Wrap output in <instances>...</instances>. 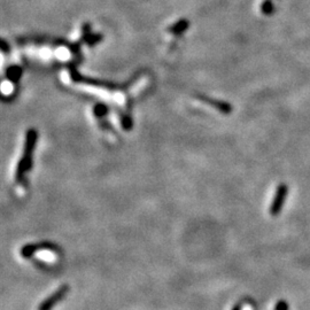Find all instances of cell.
Returning <instances> with one entry per match:
<instances>
[{
    "label": "cell",
    "instance_id": "obj_5",
    "mask_svg": "<svg viewBox=\"0 0 310 310\" xmlns=\"http://www.w3.org/2000/svg\"><path fill=\"white\" fill-rule=\"evenodd\" d=\"M199 99L201 101H203L204 104H208L210 106H213L214 108H216L217 110L221 111L223 114H230L232 111V106L230 104L224 101H218V100H214V99H209L207 97H203V95H200Z\"/></svg>",
    "mask_w": 310,
    "mask_h": 310
},
{
    "label": "cell",
    "instance_id": "obj_10",
    "mask_svg": "<svg viewBox=\"0 0 310 310\" xmlns=\"http://www.w3.org/2000/svg\"><path fill=\"white\" fill-rule=\"evenodd\" d=\"M275 310H288L287 302L284 301V300H280V301H279L277 305H276Z\"/></svg>",
    "mask_w": 310,
    "mask_h": 310
},
{
    "label": "cell",
    "instance_id": "obj_12",
    "mask_svg": "<svg viewBox=\"0 0 310 310\" xmlns=\"http://www.w3.org/2000/svg\"><path fill=\"white\" fill-rule=\"evenodd\" d=\"M241 307H243L241 305H235L232 310H241Z\"/></svg>",
    "mask_w": 310,
    "mask_h": 310
},
{
    "label": "cell",
    "instance_id": "obj_9",
    "mask_svg": "<svg viewBox=\"0 0 310 310\" xmlns=\"http://www.w3.org/2000/svg\"><path fill=\"white\" fill-rule=\"evenodd\" d=\"M274 11H275V7H274V2H272V0H264L261 6L262 13L265 15H270Z\"/></svg>",
    "mask_w": 310,
    "mask_h": 310
},
{
    "label": "cell",
    "instance_id": "obj_6",
    "mask_svg": "<svg viewBox=\"0 0 310 310\" xmlns=\"http://www.w3.org/2000/svg\"><path fill=\"white\" fill-rule=\"evenodd\" d=\"M188 26H190V22L185 18H183V20H179L178 22L173 23L171 27H169L168 31L173 33V35H182L183 32H185L188 29Z\"/></svg>",
    "mask_w": 310,
    "mask_h": 310
},
{
    "label": "cell",
    "instance_id": "obj_1",
    "mask_svg": "<svg viewBox=\"0 0 310 310\" xmlns=\"http://www.w3.org/2000/svg\"><path fill=\"white\" fill-rule=\"evenodd\" d=\"M37 140H38V131L33 128L27 130L22 157L18 161L16 172H15V179L18 184L24 183V176L32 168V153L35 151Z\"/></svg>",
    "mask_w": 310,
    "mask_h": 310
},
{
    "label": "cell",
    "instance_id": "obj_3",
    "mask_svg": "<svg viewBox=\"0 0 310 310\" xmlns=\"http://www.w3.org/2000/svg\"><path fill=\"white\" fill-rule=\"evenodd\" d=\"M288 193V187L286 184H280L276 190V194L272 200V203L270 206V214L272 216H277L280 213L281 208H283L285 200L287 198Z\"/></svg>",
    "mask_w": 310,
    "mask_h": 310
},
{
    "label": "cell",
    "instance_id": "obj_8",
    "mask_svg": "<svg viewBox=\"0 0 310 310\" xmlns=\"http://www.w3.org/2000/svg\"><path fill=\"white\" fill-rule=\"evenodd\" d=\"M93 113L98 119H102L108 114V107L105 104H97L93 108Z\"/></svg>",
    "mask_w": 310,
    "mask_h": 310
},
{
    "label": "cell",
    "instance_id": "obj_2",
    "mask_svg": "<svg viewBox=\"0 0 310 310\" xmlns=\"http://www.w3.org/2000/svg\"><path fill=\"white\" fill-rule=\"evenodd\" d=\"M68 292H69V286H68V285H62V286L59 287L54 293H52L51 295L46 297L44 301L40 303L38 310H51L54 306H57L63 297H66Z\"/></svg>",
    "mask_w": 310,
    "mask_h": 310
},
{
    "label": "cell",
    "instance_id": "obj_7",
    "mask_svg": "<svg viewBox=\"0 0 310 310\" xmlns=\"http://www.w3.org/2000/svg\"><path fill=\"white\" fill-rule=\"evenodd\" d=\"M22 68L18 66H9L7 69H6V76H7V78L13 83H16L17 80H20L21 76H22Z\"/></svg>",
    "mask_w": 310,
    "mask_h": 310
},
{
    "label": "cell",
    "instance_id": "obj_4",
    "mask_svg": "<svg viewBox=\"0 0 310 310\" xmlns=\"http://www.w3.org/2000/svg\"><path fill=\"white\" fill-rule=\"evenodd\" d=\"M42 250H51V252H55V250H57V247H54V245L49 243L29 244L22 247V249H21V255L26 257V259H30V257L35 255L37 252H42Z\"/></svg>",
    "mask_w": 310,
    "mask_h": 310
},
{
    "label": "cell",
    "instance_id": "obj_11",
    "mask_svg": "<svg viewBox=\"0 0 310 310\" xmlns=\"http://www.w3.org/2000/svg\"><path fill=\"white\" fill-rule=\"evenodd\" d=\"M1 51L4 52V53H6V52H8V51H9V47H8L7 43H6V40H5V39H2V40H1Z\"/></svg>",
    "mask_w": 310,
    "mask_h": 310
}]
</instances>
